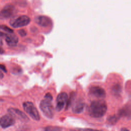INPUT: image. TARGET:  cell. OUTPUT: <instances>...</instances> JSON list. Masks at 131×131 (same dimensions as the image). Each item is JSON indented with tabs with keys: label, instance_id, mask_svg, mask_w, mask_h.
I'll list each match as a JSON object with an SVG mask.
<instances>
[{
	"label": "cell",
	"instance_id": "obj_1",
	"mask_svg": "<svg viewBox=\"0 0 131 131\" xmlns=\"http://www.w3.org/2000/svg\"><path fill=\"white\" fill-rule=\"evenodd\" d=\"M107 111V104L103 100L93 101L90 104L88 112L93 118H100L104 116Z\"/></svg>",
	"mask_w": 131,
	"mask_h": 131
},
{
	"label": "cell",
	"instance_id": "obj_2",
	"mask_svg": "<svg viewBox=\"0 0 131 131\" xmlns=\"http://www.w3.org/2000/svg\"><path fill=\"white\" fill-rule=\"evenodd\" d=\"M23 106L25 111L33 119L36 121H39L40 120L39 113L32 102L30 101L25 102L23 104Z\"/></svg>",
	"mask_w": 131,
	"mask_h": 131
},
{
	"label": "cell",
	"instance_id": "obj_3",
	"mask_svg": "<svg viewBox=\"0 0 131 131\" xmlns=\"http://www.w3.org/2000/svg\"><path fill=\"white\" fill-rule=\"evenodd\" d=\"M51 100L44 99L40 103L39 107L45 116L49 118H52L54 114V108Z\"/></svg>",
	"mask_w": 131,
	"mask_h": 131
},
{
	"label": "cell",
	"instance_id": "obj_4",
	"mask_svg": "<svg viewBox=\"0 0 131 131\" xmlns=\"http://www.w3.org/2000/svg\"><path fill=\"white\" fill-rule=\"evenodd\" d=\"M30 22V18L26 15H21L15 19L11 20L10 26L15 28H20L28 25Z\"/></svg>",
	"mask_w": 131,
	"mask_h": 131
},
{
	"label": "cell",
	"instance_id": "obj_5",
	"mask_svg": "<svg viewBox=\"0 0 131 131\" xmlns=\"http://www.w3.org/2000/svg\"><path fill=\"white\" fill-rule=\"evenodd\" d=\"M8 113L13 117L23 122H28L29 119L28 116L22 111L16 108H9L7 110Z\"/></svg>",
	"mask_w": 131,
	"mask_h": 131
},
{
	"label": "cell",
	"instance_id": "obj_6",
	"mask_svg": "<svg viewBox=\"0 0 131 131\" xmlns=\"http://www.w3.org/2000/svg\"><path fill=\"white\" fill-rule=\"evenodd\" d=\"M68 99V95L66 92L59 93L56 98V111L58 112L61 111L66 105Z\"/></svg>",
	"mask_w": 131,
	"mask_h": 131
},
{
	"label": "cell",
	"instance_id": "obj_7",
	"mask_svg": "<svg viewBox=\"0 0 131 131\" xmlns=\"http://www.w3.org/2000/svg\"><path fill=\"white\" fill-rule=\"evenodd\" d=\"M90 94L97 98H103L106 96V93L103 89L99 86H93L90 89Z\"/></svg>",
	"mask_w": 131,
	"mask_h": 131
},
{
	"label": "cell",
	"instance_id": "obj_8",
	"mask_svg": "<svg viewBox=\"0 0 131 131\" xmlns=\"http://www.w3.org/2000/svg\"><path fill=\"white\" fill-rule=\"evenodd\" d=\"M15 121L11 115H5L1 118V126L3 128L9 127L14 124Z\"/></svg>",
	"mask_w": 131,
	"mask_h": 131
},
{
	"label": "cell",
	"instance_id": "obj_9",
	"mask_svg": "<svg viewBox=\"0 0 131 131\" xmlns=\"http://www.w3.org/2000/svg\"><path fill=\"white\" fill-rule=\"evenodd\" d=\"M16 13L15 8L11 5L6 6L1 11V17L3 18H7L11 17Z\"/></svg>",
	"mask_w": 131,
	"mask_h": 131
},
{
	"label": "cell",
	"instance_id": "obj_10",
	"mask_svg": "<svg viewBox=\"0 0 131 131\" xmlns=\"http://www.w3.org/2000/svg\"><path fill=\"white\" fill-rule=\"evenodd\" d=\"M5 41L8 46L10 47L16 46L18 41V38L16 35L13 34V33H10L9 34H6Z\"/></svg>",
	"mask_w": 131,
	"mask_h": 131
},
{
	"label": "cell",
	"instance_id": "obj_11",
	"mask_svg": "<svg viewBox=\"0 0 131 131\" xmlns=\"http://www.w3.org/2000/svg\"><path fill=\"white\" fill-rule=\"evenodd\" d=\"M35 21L38 25L43 27L49 26L52 23L50 18L45 16H39L36 17Z\"/></svg>",
	"mask_w": 131,
	"mask_h": 131
},
{
	"label": "cell",
	"instance_id": "obj_12",
	"mask_svg": "<svg viewBox=\"0 0 131 131\" xmlns=\"http://www.w3.org/2000/svg\"><path fill=\"white\" fill-rule=\"evenodd\" d=\"M84 108V103L79 99L74 102L72 106V111L75 114H79L83 112Z\"/></svg>",
	"mask_w": 131,
	"mask_h": 131
},
{
	"label": "cell",
	"instance_id": "obj_13",
	"mask_svg": "<svg viewBox=\"0 0 131 131\" xmlns=\"http://www.w3.org/2000/svg\"><path fill=\"white\" fill-rule=\"evenodd\" d=\"M76 96V94L75 92H72L70 94V96L69 99H68L67 102V104H66V109L67 110L70 106L72 104L73 102L74 101V99L75 97Z\"/></svg>",
	"mask_w": 131,
	"mask_h": 131
},
{
	"label": "cell",
	"instance_id": "obj_14",
	"mask_svg": "<svg viewBox=\"0 0 131 131\" xmlns=\"http://www.w3.org/2000/svg\"><path fill=\"white\" fill-rule=\"evenodd\" d=\"M1 29L8 33H13V30L12 29H10V28H9L8 27H7L5 25H1Z\"/></svg>",
	"mask_w": 131,
	"mask_h": 131
},
{
	"label": "cell",
	"instance_id": "obj_15",
	"mask_svg": "<svg viewBox=\"0 0 131 131\" xmlns=\"http://www.w3.org/2000/svg\"><path fill=\"white\" fill-rule=\"evenodd\" d=\"M12 70H11V72L13 73H14L15 74H18L19 73H20L21 72V69L20 68H18V67H15V68H13L12 69Z\"/></svg>",
	"mask_w": 131,
	"mask_h": 131
},
{
	"label": "cell",
	"instance_id": "obj_16",
	"mask_svg": "<svg viewBox=\"0 0 131 131\" xmlns=\"http://www.w3.org/2000/svg\"><path fill=\"white\" fill-rule=\"evenodd\" d=\"M18 33L21 37H24L27 35L26 31L24 29H20V30H18Z\"/></svg>",
	"mask_w": 131,
	"mask_h": 131
},
{
	"label": "cell",
	"instance_id": "obj_17",
	"mask_svg": "<svg viewBox=\"0 0 131 131\" xmlns=\"http://www.w3.org/2000/svg\"><path fill=\"white\" fill-rule=\"evenodd\" d=\"M44 98L45 99H48V100H51L52 101L53 100V97H52V96L51 95V94L50 93H47L45 97H44Z\"/></svg>",
	"mask_w": 131,
	"mask_h": 131
},
{
	"label": "cell",
	"instance_id": "obj_18",
	"mask_svg": "<svg viewBox=\"0 0 131 131\" xmlns=\"http://www.w3.org/2000/svg\"><path fill=\"white\" fill-rule=\"evenodd\" d=\"M108 120L110 123H114L116 121V117L115 116L110 117L109 118H108Z\"/></svg>",
	"mask_w": 131,
	"mask_h": 131
},
{
	"label": "cell",
	"instance_id": "obj_19",
	"mask_svg": "<svg viewBox=\"0 0 131 131\" xmlns=\"http://www.w3.org/2000/svg\"><path fill=\"white\" fill-rule=\"evenodd\" d=\"M1 70H2L3 71H4L5 73H6V72H7L6 68V67H5L4 65L1 64Z\"/></svg>",
	"mask_w": 131,
	"mask_h": 131
},
{
	"label": "cell",
	"instance_id": "obj_20",
	"mask_svg": "<svg viewBox=\"0 0 131 131\" xmlns=\"http://www.w3.org/2000/svg\"><path fill=\"white\" fill-rule=\"evenodd\" d=\"M3 77V74L2 73H1V78L2 79Z\"/></svg>",
	"mask_w": 131,
	"mask_h": 131
}]
</instances>
